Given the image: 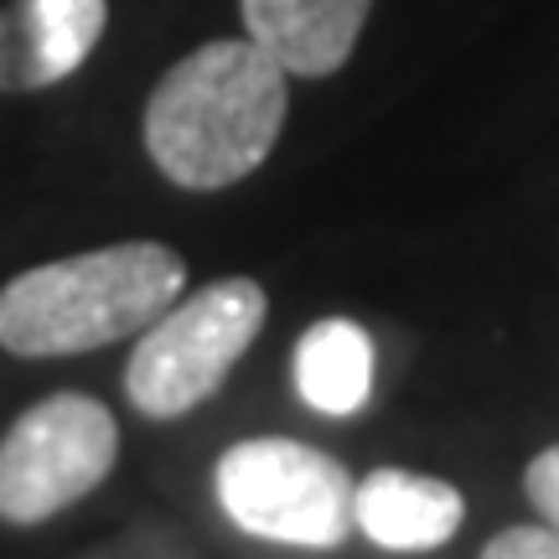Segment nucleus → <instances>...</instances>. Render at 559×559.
<instances>
[{
  "instance_id": "nucleus-1",
  "label": "nucleus",
  "mask_w": 559,
  "mask_h": 559,
  "mask_svg": "<svg viewBox=\"0 0 559 559\" xmlns=\"http://www.w3.org/2000/svg\"><path fill=\"white\" fill-rule=\"evenodd\" d=\"M285 68L249 37L202 41L145 99V156L181 192H223L260 171L285 130Z\"/></svg>"
},
{
  "instance_id": "nucleus-2",
  "label": "nucleus",
  "mask_w": 559,
  "mask_h": 559,
  "mask_svg": "<svg viewBox=\"0 0 559 559\" xmlns=\"http://www.w3.org/2000/svg\"><path fill=\"white\" fill-rule=\"evenodd\" d=\"M187 264L156 239L88 249L73 260L21 270L0 285V347L16 358H73L140 337L181 300Z\"/></svg>"
},
{
  "instance_id": "nucleus-3",
  "label": "nucleus",
  "mask_w": 559,
  "mask_h": 559,
  "mask_svg": "<svg viewBox=\"0 0 559 559\" xmlns=\"http://www.w3.org/2000/svg\"><path fill=\"white\" fill-rule=\"evenodd\" d=\"M270 300L264 285L249 275L213 280L192 296L171 300L145 332H140L124 394L145 419H181L207 404L234 373V362L254 347Z\"/></svg>"
},
{
  "instance_id": "nucleus-4",
  "label": "nucleus",
  "mask_w": 559,
  "mask_h": 559,
  "mask_svg": "<svg viewBox=\"0 0 559 559\" xmlns=\"http://www.w3.org/2000/svg\"><path fill=\"white\" fill-rule=\"evenodd\" d=\"M218 508L243 534L270 544H300V549H337L353 523V492L337 456H326L306 440L260 436L239 440L218 456L213 472Z\"/></svg>"
},
{
  "instance_id": "nucleus-5",
  "label": "nucleus",
  "mask_w": 559,
  "mask_h": 559,
  "mask_svg": "<svg viewBox=\"0 0 559 559\" xmlns=\"http://www.w3.org/2000/svg\"><path fill=\"white\" fill-rule=\"evenodd\" d=\"M120 461V425L94 394H47L0 440V519L32 528L83 502Z\"/></svg>"
},
{
  "instance_id": "nucleus-6",
  "label": "nucleus",
  "mask_w": 559,
  "mask_h": 559,
  "mask_svg": "<svg viewBox=\"0 0 559 559\" xmlns=\"http://www.w3.org/2000/svg\"><path fill=\"white\" fill-rule=\"evenodd\" d=\"M109 26V0H11L0 5V94H37L73 79Z\"/></svg>"
},
{
  "instance_id": "nucleus-7",
  "label": "nucleus",
  "mask_w": 559,
  "mask_h": 559,
  "mask_svg": "<svg viewBox=\"0 0 559 559\" xmlns=\"http://www.w3.org/2000/svg\"><path fill=\"white\" fill-rule=\"evenodd\" d=\"M249 41L285 73L332 79L353 58L373 0H239Z\"/></svg>"
},
{
  "instance_id": "nucleus-8",
  "label": "nucleus",
  "mask_w": 559,
  "mask_h": 559,
  "mask_svg": "<svg viewBox=\"0 0 559 559\" xmlns=\"http://www.w3.org/2000/svg\"><path fill=\"white\" fill-rule=\"evenodd\" d=\"M461 519H466V498L451 481L425 477V472H404V466H379L358 481L353 492V523L362 539L394 555H425L456 539Z\"/></svg>"
},
{
  "instance_id": "nucleus-9",
  "label": "nucleus",
  "mask_w": 559,
  "mask_h": 559,
  "mask_svg": "<svg viewBox=\"0 0 559 559\" xmlns=\"http://www.w3.org/2000/svg\"><path fill=\"white\" fill-rule=\"evenodd\" d=\"M296 389L317 415H358L373 394V342L358 321L326 317L296 342Z\"/></svg>"
},
{
  "instance_id": "nucleus-10",
  "label": "nucleus",
  "mask_w": 559,
  "mask_h": 559,
  "mask_svg": "<svg viewBox=\"0 0 559 559\" xmlns=\"http://www.w3.org/2000/svg\"><path fill=\"white\" fill-rule=\"evenodd\" d=\"M523 492H528V502L539 508L544 528H555L559 534V445H544L539 456L528 461V472H523Z\"/></svg>"
},
{
  "instance_id": "nucleus-11",
  "label": "nucleus",
  "mask_w": 559,
  "mask_h": 559,
  "mask_svg": "<svg viewBox=\"0 0 559 559\" xmlns=\"http://www.w3.org/2000/svg\"><path fill=\"white\" fill-rule=\"evenodd\" d=\"M481 559H559V534L519 523V528H502L498 539L481 549Z\"/></svg>"
}]
</instances>
